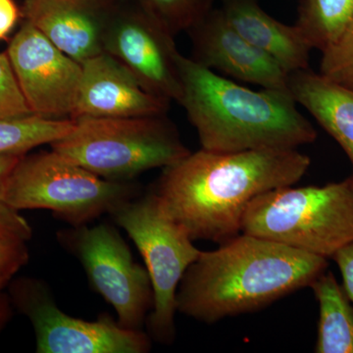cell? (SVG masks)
Wrapping results in <instances>:
<instances>
[{"label": "cell", "mask_w": 353, "mask_h": 353, "mask_svg": "<svg viewBox=\"0 0 353 353\" xmlns=\"http://www.w3.org/2000/svg\"><path fill=\"white\" fill-rule=\"evenodd\" d=\"M32 115L21 92L9 58L0 53V119Z\"/></svg>", "instance_id": "603a6c76"}, {"label": "cell", "mask_w": 353, "mask_h": 353, "mask_svg": "<svg viewBox=\"0 0 353 353\" xmlns=\"http://www.w3.org/2000/svg\"><path fill=\"white\" fill-rule=\"evenodd\" d=\"M175 36L134 2L114 6L104 51L112 55L153 95L180 103L181 53Z\"/></svg>", "instance_id": "30bf717a"}, {"label": "cell", "mask_w": 353, "mask_h": 353, "mask_svg": "<svg viewBox=\"0 0 353 353\" xmlns=\"http://www.w3.org/2000/svg\"><path fill=\"white\" fill-rule=\"evenodd\" d=\"M220 10L241 37L277 60L288 73L309 68L312 48L296 25L276 20L259 0H223Z\"/></svg>", "instance_id": "9a60e30c"}, {"label": "cell", "mask_w": 353, "mask_h": 353, "mask_svg": "<svg viewBox=\"0 0 353 353\" xmlns=\"http://www.w3.org/2000/svg\"><path fill=\"white\" fill-rule=\"evenodd\" d=\"M4 201L15 210L46 209L71 227L88 225L139 196L132 182L104 180L54 150L24 154L7 176Z\"/></svg>", "instance_id": "8992f818"}, {"label": "cell", "mask_w": 353, "mask_h": 353, "mask_svg": "<svg viewBox=\"0 0 353 353\" xmlns=\"http://www.w3.org/2000/svg\"><path fill=\"white\" fill-rule=\"evenodd\" d=\"M23 155H0V238L28 241L31 240L32 229L19 211L4 201L2 192L7 176Z\"/></svg>", "instance_id": "7402d4cb"}, {"label": "cell", "mask_w": 353, "mask_h": 353, "mask_svg": "<svg viewBox=\"0 0 353 353\" xmlns=\"http://www.w3.org/2000/svg\"><path fill=\"white\" fill-rule=\"evenodd\" d=\"M28 108L46 119H72L82 64L57 48L24 20L6 50Z\"/></svg>", "instance_id": "8fae6325"}, {"label": "cell", "mask_w": 353, "mask_h": 353, "mask_svg": "<svg viewBox=\"0 0 353 353\" xmlns=\"http://www.w3.org/2000/svg\"><path fill=\"white\" fill-rule=\"evenodd\" d=\"M27 241L0 238V292L29 261Z\"/></svg>", "instance_id": "cb8c5ba5"}, {"label": "cell", "mask_w": 353, "mask_h": 353, "mask_svg": "<svg viewBox=\"0 0 353 353\" xmlns=\"http://www.w3.org/2000/svg\"><path fill=\"white\" fill-rule=\"evenodd\" d=\"M57 239L83 265L95 292L115 309L121 326L143 330L154 303L152 280L119 232L106 223L83 225L60 231Z\"/></svg>", "instance_id": "ba28073f"}, {"label": "cell", "mask_w": 353, "mask_h": 353, "mask_svg": "<svg viewBox=\"0 0 353 353\" xmlns=\"http://www.w3.org/2000/svg\"><path fill=\"white\" fill-rule=\"evenodd\" d=\"M73 119H46L36 115L0 119V155L27 154L39 145L63 138Z\"/></svg>", "instance_id": "d6986e66"}, {"label": "cell", "mask_w": 353, "mask_h": 353, "mask_svg": "<svg viewBox=\"0 0 353 353\" xmlns=\"http://www.w3.org/2000/svg\"><path fill=\"white\" fill-rule=\"evenodd\" d=\"M73 120V129L50 143L51 150L104 180L132 182L192 152L165 115Z\"/></svg>", "instance_id": "277c9868"}, {"label": "cell", "mask_w": 353, "mask_h": 353, "mask_svg": "<svg viewBox=\"0 0 353 353\" xmlns=\"http://www.w3.org/2000/svg\"><path fill=\"white\" fill-rule=\"evenodd\" d=\"M321 53L319 73L353 90V19Z\"/></svg>", "instance_id": "44dd1931"}, {"label": "cell", "mask_w": 353, "mask_h": 353, "mask_svg": "<svg viewBox=\"0 0 353 353\" xmlns=\"http://www.w3.org/2000/svg\"><path fill=\"white\" fill-rule=\"evenodd\" d=\"M189 34L190 58L196 63L241 82L290 92V73L271 55L241 37L222 11H211Z\"/></svg>", "instance_id": "7c38bea8"}, {"label": "cell", "mask_w": 353, "mask_h": 353, "mask_svg": "<svg viewBox=\"0 0 353 353\" xmlns=\"http://www.w3.org/2000/svg\"><path fill=\"white\" fill-rule=\"evenodd\" d=\"M241 233L333 259L353 241V181L260 194L246 209Z\"/></svg>", "instance_id": "5b68a950"}, {"label": "cell", "mask_w": 353, "mask_h": 353, "mask_svg": "<svg viewBox=\"0 0 353 353\" xmlns=\"http://www.w3.org/2000/svg\"><path fill=\"white\" fill-rule=\"evenodd\" d=\"M8 287L11 303L32 323L38 353H146L152 350L150 334L124 328L110 316L85 321L66 314L39 279L17 278Z\"/></svg>", "instance_id": "9c48e42d"}, {"label": "cell", "mask_w": 353, "mask_h": 353, "mask_svg": "<svg viewBox=\"0 0 353 353\" xmlns=\"http://www.w3.org/2000/svg\"><path fill=\"white\" fill-rule=\"evenodd\" d=\"M110 216L134 241L152 280L154 303L145 322L148 334L171 345L176 339V290L201 250L153 192L124 202Z\"/></svg>", "instance_id": "52a82bcc"}, {"label": "cell", "mask_w": 353, "mask_h": 353, "mask_svg": "<svg viewBox=\"0 0 353 353\" xmlns=\"http://www.w3.org/2000/svg\"><path fill=\"white\" fill-rule=\"evenodd\" d=\"M289 87L296 103L343 148L353 181V90L309 68L290 73Z\"/></svg>", "instance_id": "2e32d148"}, {"label": "cell", "mask_w": 353, "mask_h": 353, "mask_svg": "<svg viewBox=\"0 0 353 353\" xmlns=\"http://www.w3.org/2000/svg\"><path fill=\"white\" fill-rule=\"evenodd\" d=\"M21 14L14 0H0V39H6L17 24Z\"/></svg>", "instance_id": "484cf974"}, {"label": "cell", "mask_w": 353, "mask_h": 353, "mask_svg": "<svg viewBox=\"0 0 353 353\" xmlns=\"http://www.w3.org/2000/svg\"><path fill=\"white\" fill-rule=\"evenodd\" d=\"M146 13L176 36L190 32L213 10L214 0H134Z\"/></svg>", "instance_id": "ffe728a7"}, {"label": "cell", "mask_w": 353, "mask_h": 353, "mask_svg": "<svg viewBox=\"0 0 353 353\" xmlns=\"http://www.w3.org/2000/svg\"><path fill=\"white\" fill-rule=\"evenodd\" d=\"M113 0H25L23 18L62 52L83 64L104 52Z\"/></svg>", "instance_id": "4fadbf2b"}, {"label": "cell", "mask_w": 353, "mask_h": 353, "mask_svg": "<svg viewBox=\"0 0 353 353\" xmlns=\"http://www.w3.org/2000/svg\"><path fill=\"white\" fill-rule=\"evenodd\" d=\"M310 165V157L297 150L201 148L165 167L153 192L192 240L222 243L241 233L255 197L294 185Z\"/></svg>", "instance_id": "6da1fadb"}, {"label": "cell", "mask_w": 353, "mask_h": 353, "mask_svg": "<svg viewBox=\"0 0 353 353\" xmlns=\"http://www.w3.org/2000/svg\"><path fill=\"white\" fill-rule=\"evenodd\" d=\"M319 305L315 353H353V306L332 272L310 285Z\"/></svg>", "instance_id": "e0dca14e"}, {"label": "cell", "mask_w": 353, "mask_h": 353, "mask_svg": "<svg viewBox=\"0 0 353 353\" xmlns=\"http://www.w3.org/2000/svg\"><path fill=\"white\" fill-rule=\"evenodd\" d=\"M343 278V288L353 306V241L341 248L333 259Z\"/></svg>", "instance_id": "d4e9b609"}, {"label": "cell", "mask_w": 353, "mask_h": 353, "mask_svg": "<svg viewBox=\"0 0 353 353\" xmlns=\"http://www.w3.org/2000/svg\"><path fill=\"white\" fill-rule=\"evenodd\" d=\"M327 268L324 257L241 233L190 265L176 290V312L206 324L254 312L310 287Z\"/></svg>", "instance_id": "7a4b0ae2"}, {"label": "cell", "mask_w": 353, "mask_h": 353, "mask_svg": "<svg viewBox=\"0 0 353 353\" xmlns=\"http://www.w3.org/2000/svg\"><path fill=\"white\" fill-rule=\"evenodd\" d=\"M353 19V0H301L296 27L312 50L322 51Z\"/></svg>", "instance_id": "ac0fdd59"}, {"label": "cell", "mask_w": 353, "mask_h": 353, "mask_svg": "<svg viewBox=\"0 0 353 353\" xmlns=\"http://www.w3.org/2000/svg\"><path fill=\"white\" fill-rule=\"evenodd\" d=\"M75 112L78 117H141L165 115L171 101L141 87L121 62L104 52L82 64Z\"/></svg>", "instance_id": "5bb4252c"}, {"label": "cell", "mask_w": 353, "mask_h": 353, "mask_svg": "<svg viewBox=\"0 0 353 353\" xmlns=\"http://www.w3.org/2000/svg\"><path fill=\"white\" fill-rule=\"evenodd\" d=\"M181 105L201 148L215 152L297 150L317 131L297 109L292 92L253 90L181 55Z\"/></svg>", "instance_id": "3957f363"}]
</instances>
